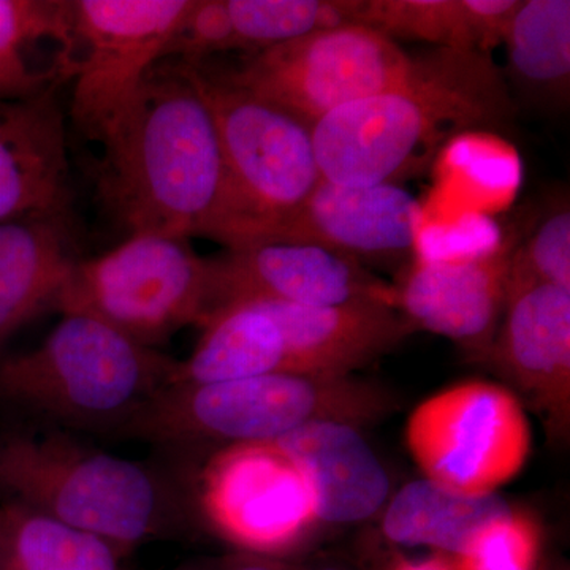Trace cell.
Masks as SVG:
<instances>
[{
  "label": "cell",
  "instance_id": "cell-1",
  "mask_svg": "<svg viewBox=\"0 0 570 570\" xmlns=\"http://www.w3.org/2000/svg\"><path fill=\"white\" fill-rule=\"evenodd\" d=\"M100 145V198L129 236L214 239L223 149L212 110L181 66L157 63Z\"/></svg>",
  "mask_w": 570,
  "mask_h": 570
},
{
  "label": "cell",
  "instance_id": "cell-2",
  "mask_svg": "<svg viewBox=\"0 0 570 570\" xmlns=\"http://www.w3.org/2000/svg\"><path fill=\"white\" fill-rule=\"evenodd\" d=\"M512 115L490 52L436 48L414 56L400 85L314 124L318 171L343 186L396 184L452 135L502 129Z\"/></svg>",
  "mask_w": 570,
  "mask_h": 570
},
{
  "label": "cell",
  "instance_id": "cell-3",
  "mask_svg": "<svg viewBox=\"0 0 570 570\" xmlns=\"http://www.w3.org/2000/svg\"><path fill=\"white\" fill-rule=\"evenodd\" d=\"M395 400L384 387L335 374H265L205 384H168L126 425L165 444L272 442L313 422L362 426L385 417Z\"/></svg>",
  "mask_w": 570,
  "mask_h": 570
},
{
  "label": "cell",
  "instance_id": "cell-4",
  "mask_svg": "<svg viewBox=\"0 0 570 570\" xmlns=\"http://www.w3.org/2000/svg\"><path fill=\"white\" fill-rule=\"evenodd\" d=\"M175 367L96 318L62 314L39 346L0 356V397L63 422L124 426L170 384Z\"/></svg>",
  "mask_w": 570,
  "mask_h": 570
},
{
  "label": "cell",
  "instance_id": "cell-5",
  "mask_svg": "<svg viewBox=\"0 0 570 570\" xmlns=\"http://www.w3.org/2000/svg\"><path fill=\"white\" fill-rule=\"evenodd\" d=\"M178 66L212 110L223 149L225 193L214 242L227 249L258 245L322 179L313 126L208 67Z\"/></svg>",
  "mask_w": 570,
  "mask_h": 570
},
{
  "label": "cell",
  "instance_id": "cell-6",
  "mask_svg": "<svg viewBox=\"0 0 570 570\" xmlns=\"http://www.w3.org/2000/svg\"><path fill=\"white\" fill-rule=\"evenodd\" d=\"M0 491L129 551L167 519V494L151 469L59 434L0 439Z\"/></svg>",
  "mask_w": 570,
  "mask_h": 570
},
{
  "label": "cell",
  "instance_id": "cell-7",
  "mask_svg": "<svg viewBox=\"0 0 570 570\" xmlns=\"http://www.w3.org/2000/svg\"><path fill=\"white\" fill-rule=\"evenodd\" d=\"M208 266L189 239L142 234L99 257L80 258L56 309L96 318L142 346L204 324Z\"/></svg>",
  "mask_w": 570,
  "mask_h": 570
},
{
  "label": "cell",
  "instance_id": "cell-8",
  "mask_svg": "<svg viewBox=\"0 0 570 570\" xmlns=\"http://www.w3.org/2000/svg\"><path fill=\"white\" fill-rule=\"evenodd\" d=\"M414 56L365 24L325 29L247 55L225 81L314 126L328 112L400 85Z\"/></svg>",
  "mask_w": 570,
  "mask_h": 570
},
{
  "label": "cell",
  "instance_id": "cell-9",
  "mask_svg": "<svg viewBox=\"0 0 570 570\" xmlns=\"http://www.w3.org/2000/svg\"><path fill=\"white\" fill-rule=\"evenodd\" d=\"M406 442L426 479L466 494H491L520 474L531 428L515 393L468 381L426 397L409 415Z\"/></svg>",
  "mask_w": 570,
  "mask_h": 570
},
{
  "label": "cell",
  "instance_id": "cell-10",
  "mask_svg": "<svg viewBox=\"0 0 570 570\" xmlns=\"http://www.w3.org/2000/svg\"><path fill=\"white\" fill-rule=\"evenodd\" d=\"M193 0H71L77 70L70 118L102 142L134 102Z\"/></svg>",
  "mask_w": 570,
  "mask_h": 570
},
{
  "label": "cell",
  "instance_id": "cell-11",
  "mask_svg": "<svg viewBox=\"0 0 570 570\" xmlns=\"http://www.w3.org/2000/svg\"><path fill=\"white\" fill-rule=\"evenodd\" d=\"M198 497L209 527L246 553L281 560L318 524L302 475L272 442L217 450Z\"/></svg>",
  "mask_w": 570,
  "mask_h": 570
},
{
  "label": "cell",
  "instance_id": "cell-12",
  "mask_svg": "<svg viewBox=\"0 0 570 570\" xmlns=\"http://www.w3.org/2000/svg\"><path fill=\"white\" fill-rule=\"evenodd\" d=\"M206 266L204 324L217 311L253 299L305 306L379 299L395 306L393 285L371 275L354 258L324 247L296 243L238 247L206 257Z\"/></svg>",
  "mask_w": 570,
  "mask_h": 570
},
{
  "label": "cell",
  "instance_id": "cell-13",
  "mask_svg": "<svg viewBox=\"0 0 570 570\" xmlns=\"http://www.w3.org/2000/svg\"><path fill=\"white\" fill-rule=\"evenodd\" d=\"M422 208L395 183L343 186L321 179L298 208L266 232L258 245L296 243L324 247L360 264L415 258Z\"/></svg>",
  "mask_w": 570,
  "mask_h": 570
},
{
  "label": "cell",
  "instance_id": "cell-14",
  "mask_svg": "<svg viewBox=\"0 0 570 570\" xmlns=\"http://www.w3.org/2000/svg\"><path fill=\"white\" fill-rule=\"evenodd\" d=\"M523 236L513 227L493 250L479 257L414 258L393 287L396 309L412 328L449 337L483 358L504 314L510 266Z\"/></svg>",
  "mask_w": 570,
  "mask_h": 570
},
{
  "label": "cell",
  "instance_id": "cell-15",
  "mask_svg": "<svg viewBox=\"0 0 570 570\" xmlns=\"http://www.w3.org/2000/svg\"><path fill=\"white\" fill-rule=\"evenodd\" d=\"M483 360L494 363L546 422L550 438L570 426V288L510 279L497 336Z\"/></svg>",
  "mask_w": 570,
  "mask_h": 570
},
{
  "label": "cell",
  "instance_id": "cell-16",
  "mask_svg": "<svg viewBox=\"0 0 570 570\" xmlns=\"http://www.w3.org/2000/svg\"><path fill=\"white\" fill-rule=\"evenodd\" d=\"M67 132L58 94L0 100V223L32 214H70Z\"/></svg>",
  "mask_w": 570,
  "mask_h": 570
},
{
  "label": "cell",
  "instance_id": "cell-17",
  "mask_svg": "<svg viewBox=\"0 0 570 570\" xmlns=\"http://www.w3.org/2000/svg\"><path fill=\"white\" fill-rule=\"evenodd\" d=\"M272 444L302 475L318 523H355L385 504L387 471L356 426L307 423Z\"/></svg>",
  "mask_w": 570,
  "mask_h": 570
},
{
  "label": "cell",
  "instance_id": "cell-18",
  "mask_svg": "<svg viewBox=\"0 0 570 570\" xmlns=\"http://www.w3.org/2000/svg\"><path fill=\"white\" fill-rule=\"evenodd\" d=\"M258 302L283 328L296 374L348 376L414 332L395 306L379 299L333 306Z\"/></svg>",
  "mask_w": 570,
  "mask_h": 570
},
{
  "label": "cell",
  "instance_id": "cell-19",
  "mask_svg": "<svg viewBox=\"0 0 570 570\" xmlns=\"http://www.w3.org/2000/svg\"><path fill=\"white\" fill-rule=\"evenodd\" d=\"M80 262L70 214H32L0 223V352L47 311Z\"/></svg>",
  "mask_w": 570,
  "mask_h": 570
},
{
  "label": "cell",
  "instance_id": "cell-20",
  "mask_svg": "<svg viewBox=\"0 0 570 570\" xmlns=\"http://www.w3.org/2000/svg\"><path fill=\"white\" fill-rule=\"evenodd\" d=\"M77 70L71 0H0V100L58 94Z\"/></svg>",
  "mask_w": 570,
  "mask_h": 570
},
{
  "label": "cell",
  "instance_id": "cell-21",
  "mask_svg": "<svg viewBox=\"0 0 570 570\" xmlns=\"http://www.w3.org/2000/svg\"><path fill=\"white\" fill-rule=\"evenodd\" d=\"M512 510L497 493H461L425 478L407 483L390 501L382 531L397 546L430 547L455 558Z\"/></svg>",
  "mask_w": 570,
  "mask_h": 570
},
{
  "label": "cell",
  "instance_id": "cell-22",
  "mask_svg": "<svg viewBox=\"0 0 570 570\" xmlns=\"http://www.w3.org/2000/svg\"><path fill=\"white\" fill-rule=\"evenodd\" d=\"M520 6L521 0H362L356 21L393 40L490 52Z\"/></svg>",
  "mask_w": 570,
  "mask_h": 570
},
{
  "label": "cell",
  "instance_id": "cell-23",
  "mask_svg": "<svg viewBox=\"0 0 570 570\" xmlns=\"http://www.w3.org/2000/svg\"><path fill=\"white\" fill-rule=\"evenodd\" d=\"M502 43L510 81L521 97L551 110L568 107L569 0H521Z\"/></svg>",
  "mask_w": 570,
  "mask_h": 570
},
{
  "label": "cell",
  "instance_id": "cell-24",
  "mask_svg": "<svg viewBox=\"0 0 570 570\" xmlns=\"http://www.w3.org/2000/svg\"><path fill=\"white\" fill-rule=\"evenodd\" d=\"M118 557L91 532L18 502L0 505V570H119Z\"/></svg>",
  "mask_w": 570,
  "mask_h": 570
},
{
  "label": "cell",
  "instance_id": "cell-25",
  "mask_svg": "<svg viewBox=\"0 0 570 570\" xmlns=\"http://www.w3.org/2000/svg\"><path fill=\"white\" fill-rule=\"evenodd\" d=\"M362 0H227L236 48L247 55L317 31L358 24Z\"/></svg>",
  "mask_w": 570,
  "mask_h": 570
},
{
  "label": "cell",
  "instance_id": "cell-26",
  "mask_svg": "<svg viewBox=\"0 0 570 570\" xmlns=\"http://www.w3.org/2000/svg\"><path fill=\"white\" fill-rule=\"evenodd\" d=\"M540 549L538 523L513 509L480 532L464 553L449 560L455 570H538Z\"/></svg>",
  "mask_w": 570,
  "mask_h": 570
},
{
  "label": "cell",
  "instance_id": "cell-27",
  "mask_svg": "<svg viewBox=\"0 0 570 570\" xmlns=\"http://www.w3.org/2000/svg\"><path fill=\"white\" fill-rule=\"evenodd\" d=\"M510 279L570 288V208L568 198L550 206L530 234L521 239Z\"/></svg>",
  "mask_w": 570,
  "mask_h": 570
},
{
  "label": "cell",
  "instance_id": "cell-28",
  "mask_svg": "<svg viewBox=\"0 0 570 570\" xmlns=\"http://www.w3.org/2000/svg\"><path fill=\"white\" fill-rule=\"evenodd\" d=\"M235 50L227 0H193L165 47L163 61L204 66L212 56Z\"/></svg>",
  "mask_w": 570,
  "mask_h": 570
},
{
  "label": "cell",
  "instance_id": "cell-29",
  "mask_svg": "<svg viewBox=\"0 0 570 570\" xmlns=\"http://www.w3.org/2000/svg\"><path fill=\"white\" fill-rule=\"evenodd\" d=\"M176 570H291L277 558L239 551L219 558L186 562Z\"/></svg>",
  "mask_w": 570,
  "mask_h": 570
},
{
  "label": "cell",
  "instance_id": "cell-30",
  "mask_svg": "<svg viewBox=\"0 0 570 570\" xmlns=\"http://www.w3.org/2000/svg\"><path fill=\"white\" fill-rule=\"evenodd\" d=\"M392 570H455V569H453L452 561H450L448 557H442V554H438V557L430 558V560H425V561L400 562V564L395 566V568H393Z\"/></svg>",
  "mask_w": 570,
  "mask_h": 570
}]
</instances>
